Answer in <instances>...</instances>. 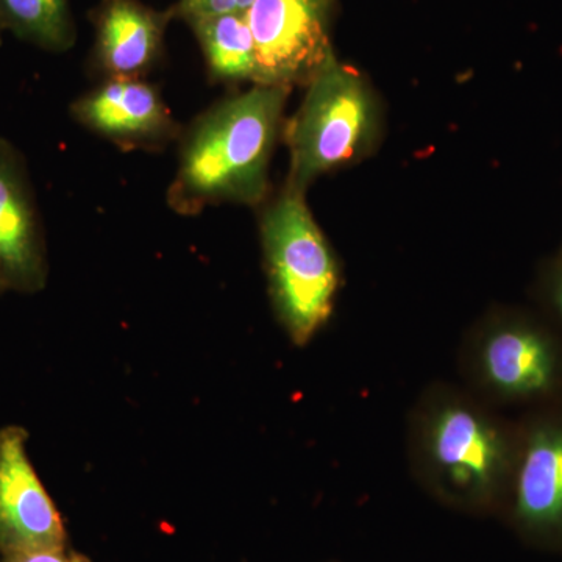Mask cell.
Wrapping results in <instances>:
<instances>
[{
  "label": "cell",
  "mask_w": 562,
  "mask_h": 562,
  "mask_svg": "<svg viewBox=\"0 0 562 562\" xmlns=\"http://www.w3.org/2000/svg\"><path fill=\"white\" fill-rule=\"evenodd\" d=\"M290 90L255 85L203 114L184 139L169 202L180 213L216 203L257 205Z\"/></svg>",
  "instance_id": "cell-1"
},
{
  "label": "cell",
  "mask_w": 562,
  "mask_h": 562,
  "mask_svg": "<svg viewBox=\"0 0 562 562\" xmlns=\"http://www.w3.org/2000/svg\"><path fill=\"white\" fill-rule=\"evenodd\" d=\"M413 468L439 501L486 512L506 501L517 452V428L460 391L428 392L414 412Z\"/></svg>",
  "instance_id": "cell-2"
},
{
  "label": "cell",
  "mask_w": 562,
  "mask_h": 562,
  "mask_svg": "<svg viewBox=\"0 0 562 562\" xmlns=\"http://www.w3.org/2000/svg\"><path fill=\"white\" fill-rule=\"evenodd\" d=\"M261 243L273 310L291 341L305 346L330 319L339 269L303 191L286 187L266 210Z\"/></svg>",
  "instance_id": "cell-3"
},
{
  "label": "cell",
  "mask_w": 562,
  "mask_h": 562,
  "mask_svg": "<svg viewBox=\"0 0 562 562\" xmlns=\"http://www.w3.org/2000/svg\"><path fill=\"white\" fill-rule=\"evenodd\" d=\"M379 110L371 88L336 55L306 85L301 109L288 124V187L305 192L322 173L361 157L375 138Z\"/></svg>",
  "instance_id": "cell-4"
},
{
  "label": "cell",
  "mask_w": 562,
  "mask_h": 562,
  "mask_svg": "<svg viewBox=\"0 0 562 562\" xmlns=\"http://www.w3.org/2000/svg\"><path fill=\"white\" fill-rule=\"evenodd\" d=\"M476 386L502 403H547L562 397V344L538 322H492L468 349Z\"/></svg>",
  "instance_id": "cell-5"
},
{
  "label": "cell",
  "mask_w": 562,
  "mask_h": 562,
  "mask_svg": "<svg viewBox=\"0 0 562 562\" xmlns=\"http://www.w3.org/2000/svg\"><path fill=\"white\" fill-rule=\"evenodd\" d=\"M335 0H255L246 11L262 87L306 85L330 60Z\"/></svg>",
  "instance_id": "cell-6"
},
{
  "label": "cell",
  "mask_w": 562,
  "mask_h": 562,
  "mask_svg": "<svg viewBox=\"0 0 562 562\" xmlns=\"http://www.w3.org/2000/svg\"><path fill=\"white\" fill-rule=\"evenodd\" d=\"M506 501L514 527L539 546H562V397L517 428Z\"/></svg>",
  "instance_id": "cell-7"
},
{
  "label": "cell",
  "mask_w": 562,
  "mask_h": 562,
  "mask_svg": "<svg viewBox=\"0 0 562 562\" xmlns=\"http://www.w3.org/2000/svg\"><path fill=\"white\" fill-rule=\"evenodd\" d=\"M68 535L57 506L33 469L27 435L0 431V553L65 549Z\"/></svg>",
  "instance_id": "cell-8"
},
{
  "label": "cell",
  "mask_w": 562,
  "mask_h": 562,
  "mask_svg": "<svg viewBox=\"0 0 562 562\" xmlns=\"http://www.w3.org/2000/svg\"><path fill=\"white\" fill-rule=\"evenodd\" d=\"M47 266L38 211L21 155L0 136V281L20 291H38Z\"/></svg>",
  "instance_id": "cell-9"
},
{
  "label": "cell",
  "mask_w": 562,
  "mask_h": 562,
  "mask_svg": "<svg viewBox=\"0 0 562 562\" xmlns=\"http://www.w3.org/2000/svg\"><path fill=\"white\" fill-rule=\"evenodd\" d=\"M72 114L85 127L122 146L162 143L176 127L160 91L136 77H110L74 103Z\"/></svg>",
  "instance_id": "cell-10"
},
{
  "label": "cell",
  "mask_w": 562,
  "mask_h": 562,
  "mask_svg": "<svg viewBox=\"0 0 562 562\" xmlns=\"http://www.w3.org/2000/svg\"><path fill=\"white\" fill-rule=\"evenodd\" d=\"M171 10L158 11L140 0H102L94 11V55L110 77H136L154 68L165 46Z\"/></svg>",
  "instance_id": "cell-11"
},
{
  "label": "cell",
  "mask_w": 562,
  "mask_h": 562,
  "mask_svg": "<svg viewBox=\"0 0 562 562\" xmlns=\"http://www.w3.org/2000/svg\"><path fill=\"white\" fill-rule=\"evenodd\" d=\"M214 80H257V54L246 13L217 14L188 22Z\"/></svg>",
  "instance_id": "cell-12"
},
{
  "label": "cell",
  "mask_w": 562,
  "mask_h": 562,
  "mask_svg": "<svg viewBox=\"0 0 562 562\" xmlns=\"http://www.w3.org/2000/svg\"><path fill=\"white\" fill-rule=\"evenodd\" d=\"M0 25L16 38L55 54L72 49L77 40L69 0H0Z\"/></svg>",
  "instance_id": "cell-13"
},
{
  "label": "cell",
  "mask_w": 562,
  "mask_h": 562,
  "mask_svg": "<svg viewBox=\"0 0 562 562\" xmlns=\"http://www.w3.org/2000/svg\"><path fill=\"white\" fill-rule=\"evenodd\" d=\"M255 0H179L171 7L173 20L191 22L217 14L246 13Z\"/></svg>",
  "instance_id": "cell-14"
},
{
  "label": "cell",
  "mask_w": 562,
  "mask_h": 562,
  "mask_svg": "<svg viewBox=\"0 0 562 562\" xmlns=\"http://www.w3.org/2000/svg\"><path fill=\"white\" fill-rule=\"evenodd\" d=\"M2 562H90L81 554L65 549L36 550V552L11 553Z\"/></svg>",
  "instance_id": "cell-15"
},
{
  "label": "cell",
  "mask_w": 562,
  "mask_h": 562,
  "mask_svg": "<svg viewBox=\"0 0 562 562\" xmlns=\"http://www.w3.org/2000/svg\"><path fill=\"white\" fill-rule=\"evenodd\" d=\"M550 299H552L554 312L562 321V265L554 271L550 283Z\"/></svg>",
  "instance_id": "cell-16"
},
{
  "label": "cell",
  "mask_w": 562,
  "mask_h": 562,
  "mask_svg": "<svg viewBox=\"0 0 562 562\" xmlns=\"http://www.w3.org/2000/svg\"><path fill=\"white\" fill-rule=\"evenodd\" d=\"M2 25H0V46H2Z\"/></svg>",
  "instance_id": "cell-17"
},
{
  "label": "cell",
  "mask_w": 562,
  "mask_h": 562,
  "mask_svg": "<svg viewBox=\"0 0 562 562\" xmlns=\"http://www.w3.org/2000/svg\"><path fill=\"white\" fill-rule=\"evenodd\" d=\"M2 288H5V286H3L2 281H0V290H2Z\"/></svg>",
  "instance_id": "cell-18"
}]
</instances>
